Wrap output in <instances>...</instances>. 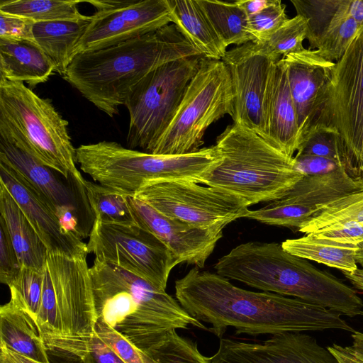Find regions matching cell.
Returning a JSON list of instances; mask_svg holds the SVG:
<instances>
[{
	"label": "cell",
	"mask_w": 363,
	"mask_h": 363,
	"mask_svg": "<svg viewBox=\"0 0 363 363\" xmlns=\"http://www.w3.org/2000/svg\"><path fill=\"white\" fill-rule=\"evenodd\" d=\"M175 296L189 315L210 324L207 330L220 338L229 327L250 335L355 331L339 313L293 297L243 289L196 267L175 281Z\"/></svg>",
	"instance_id": "obj_1"
},
{
	"label": "cell",
	"mask_w": 363,
	"mask_h": 363,
	"mask_svg": "<svg viewBox=\"0 0 363 363\" xmlns=\"http://www.w3.org/2000/svg\"><path fill=\"white\" fill-rule=\"evenodd\" d=\"M194 56L203 55L170 23L113 46L79 53L62 77L113 118L133 87L149 73L166 63Z\"/></svg>",
	"instance_id": "obj_2"
},
{
	"label": "cell",
	"mask_w": 363,
	"mask_h": 363,
	"mask_svg": "<svg viewBox=\"0 0 363 363\" xmlns=\"http://www.w3.org/2000/svg\"><path fill=\"white\" fill-rule=\"evenodd\" d=\"M216 273L249 286L313 303L350 318L363 316L358 293L332 274L294 255L281 244H240L216 263Z\"/></svg>",
	"instance_id": "obj_3"
},
{
	"label": "cell",
	"mask_w": 363,
	"mask_h": 363,
	"mask_svg": "<svg viewBox=\"0 0 363 363\" xmlns=\"http://www.w3.org/2000/svg\"><path fill=\"white\" fill-rule=\"evenodd\" d=\"M89 272L96 321L141 350L172 330L208 329L164 290L124 269L95 258Z\"/></svg>",
	"instance_id": "obj_4"
},
{
	"label": "cell",
	"mask_w": 363,
	"mask_h": 363,
	"mask_svg": "<svg viewBox=\"0 0 363 363\" xmlns=\"http://www.w3.org/2000/svg\"><path fill=\"white\" fill-rule=\"evenodd\" d=\"M215 145L221 161L199 183L233 194L248 206L282 197L305 176L294 157L239 125L228 126Z\"/></svg>",
	"instance_id": "obj_5"
},
{
	"label": "cell",
	"mask_w": 363,
	"mask_h": 363,
	"mask_svg": "<svg viewBox=\"0 0 363 363\" xmlns=\"http://www.w3.org/2000/svg\"><path fill=\"white\" fill-rule=\"evenodd\" d=\"M75 155L81 170L95 182L127 196H133L149 182L198 184L221 160L216 145L184 155H164L124 147L113 141L81 145Z\"/></svg>",
	"instance_id": "obj_6"
},
{
	"label": "cell",
	"mask_w": 363,
	"mask_h": 363,
	"mask_svg": "<svg viewBox=\"0 0 363 363\" xmlns=\"http://www.w3.org/2000/svg\"><path fill=\"white\" fill-rule=\"evenodd\" d=\"M0 136L23 149L66 179L85 186L76 167L68 122L51 101L23 82L0 79Z\"/></svg>",
	"instance_id": "obj_7"
},
{
	"label": "cell",
	"mask_w": 363,
	"mask_h": 363,
	"mask_svg": "<svg viewBox=\"0 0 363 363\" xmlns=\"http://www.w3.org/2000/svg\"><path fill=\"white\" fill-rule=\"evenodd\" d=\"M234 113L231 78L222 60L202 57L170 124L150 153L177 155L194 152L207 128Z\"/></svg>",
	"instance_id": "obj_8"
},
{
	"label": "cell",
	"mask_w": 363,
	"mask_h": 363,
	"mask_svg": "<svg viewBox=\"0 0 363 363\" xmlns=\"http://www.w3.org/2000/svg\"><path fill=\"white\" fill-rule=\"evenodd\" d=\"M203 56L166 63L145 76L130 92L127 145L150 153L172 121Z\"/></svg>",
	"instance_id": "obj_9"
},
{
	"label": "cell",
	"mask_w": 363,
	"mask_h": 363,
	"mask_svg": "<svg viewBox=\"0 0 363 363\" xmlns=\"http://www.w3.org/2000/svg\"><path fill=\"white\" fill-rule=\"evenodd\" d=\"M316 124L337 130L345 147L346 171L363 180V28L335 62Z\"/></svg>",
	"instance_id": "obj_10"
},
{
	"label": "cell",
	"mask_w": 363,
	"mask_h": 363,
	"mask_svg": "<svg viewBox=\"0 0 363 363\" xmlns=\"http://www.w3.org/2000/svg\"><path fill=\"white\" fill-rule=\"evenodd\" d=\"M88 253L164 290L172 269L179 264L154 235L137 225L104 223L94 220Z\"/></svg>",
	"instance_id": "obj_11"
},
{
	"label": "cell",
	"mask_w": 363,
	"mask_h": 363,
	"mask_svg": "<svg viewBox=\"0 0 363 363\" xmlns=\"http://www.w3.org/2000/svg\"><path fill=\"white\" fill-rule=\"evenodd\" d=\"M133 196L167 217L201 228L225 227L250 211L237 196L193 182H149Z\"/></svg>",
	"instance_id": "obj_12"
},
{
	"label": "cell",
	"mask_w": 363,
	"mask_h": 363,
	"mask_svg": "<svg viewBox=\"0 0 363 363\" xmlns=\"http://www.w3.org/2000/svg\"><path fill=\"white\" fill-rule=\"evenodd\" d=\"M87 2L96 10L74 50V56L113 46L172 23L167 0H95Z\"/></svg>",
	"instance_id": "obj_13"
},
{
	"label": "cell",
	"mask_w": 363,
	"mask_h": 363,
	"mask_svg": "<svg viewBox=\"0 0 363 363\" xmlns=\"http://www.w3.org/2000/svg\"><path fill=\"white\" fill-rule=\"evenodd\" d=\"M362 189L363 180L354 179L345 168L326 174L305 175L282 197L250 210L245 218L299 229L327 204Z\"/></svg>",
	"instance_id": "obj_14"
},
{
	"label": "cell",
	"mask_w": 363,
	"mask_h": 363,
	"mask_svg": "<svg viewBox=\"0 0 363 363\" xmlns=\"http://www.w3.org/2000/svg\"><path fill=\"white\" fill-rule=\"evenodd\" d=\"M222 60L231 78L233 123L269 143L265 108L270 73L275 62L253 52L247 43L228 50Z\"/></svg>",
	"instance_id": "obj_15"
},
{
	"label": "cell",
	"mask_w": 363,
	"mask_h": 363,
	"mask_svg": "<svg viewBox=\"0 0 363 363\" xmlns=\"http://www.w3.org/2000/svg\"><path fill=\"white\" fill-rule=\"evenodd\" d=\"M45 267L54 286L63 333H92L96 316L86 256L70 257L49 253Z\"/></svg>",
	"instance_id": "obj_16"
},
{
	"label": "cell",
	"mask_w": 363,
	"mask_h": 363,
	"mask_svg": "<svg viewBox=\"0 0 363 363\" xmlns=\"http://www.w3.org/2000/svg\"><path fill=\"white\" fill-rule=\"evenodd\" d=\"M211 363H337L328 350L306 332L270 335L262 342L220 340Z\"/></svg>",
	"instance_id": "obj_17"
},
{
	"label": "cell",
	"mask_w": 363,
	"mask_h": 363,
	"mask_svg": "<svg viewBox=\"0 0 363 363\" xmlns=\"http://www.w3.org/2000/svg\"><path fill=\"white\" fill-rule=\"evenodd\" d=\"M127 199L135 224L159 239L179 264L203 268L223 237L224 227L194 226L167 217L133 196Z\"/></svg>",
	"instance_id": "obj_18"
},
{
	"label": "cell",
	"mask_w": 363,
	"mask_h": 363,
	"mask_svg": "<svg viewBox=\"0 0 363 363\" xmlns=\"http://www.w3.org/2000/svg\"><path fill=\"white\" fill-rule=\"evenodd\" d=\"M0 182L11 193L49 253L70 257L87 256V245L63 228L48 199L25 177L2 162Z\"/></svg>",
	"instance_id": "obj_19"
},
{
	"label": "cell",
	"mask_w": 363,
	"mask_h": 363,
	"mask_svg": "<svg viewBox=\"0 0 363 363\" xmlns=\"http://www.w3.org/2000/svg\"><path fill=\"white\" fill-rule=\"evenodd\" d=\"M281 58L296 110L300 145L318 120L335 62L324 59L315 50L306 48Z\"/></svg>",
	"instance_id": "obj_20"
},
{
	"label": "cell",
	"mask_w": 363,
	"mask_h": 363,
	"mask_svg": "<svg viewBox=\"0 0 363 363\" xmlns=\"http://www.w3.org/2000/svg\"><path fill=\"white\" fill-rule=\"evenodd\" d=\"M265 116L269 143L286 155L294 157L299 146V129L286 66L282 58L272 67Z\"/></svg>",
	"instance_id": "obj_21"
},
{
	"label": "cell",
	"mask_w": 363,
	"mask_h": 363,
	"mask_svg": "<svg viewBox=\"0 0 363 363\" xmlns=\"http://www.w3.org/2000/svg\"><path fill=\"white\" fill-rule=\"evenodd\" d=\"M0 162L25 177L55 208L71 207L77 210L76 194L61 182L52 169L9 140L0 136Z\"/></svg>",
	"instance_id": "obj_22"
},
{
	"label": "cell",
	"mask_w": 363,
	"mask_h": 363,
	"mask_svg": "<svg viewBox=\"0 0 363 363\" xmlns=\"http://www.w3.org/2000/svg\"><path fill=\"white\" fill-rule=\"evenodd\" d=\"M54 72V65L36 43L0 38V79L25 82L32 88L45 82Z\"/></svg>",
	"instance_id": "obj_23"
},
{
	"label": "cell",
	"mask_w": 363,
	"mask_h": 363,
	"mask_svg": "<svg viewBox=\"0 0 363 363\" xmlns=\"http://www.w3.org/2000/svg\"><path fill=\"white\" fill-rule=\"evenodd\" d=\"M0 213L22 266L43 272L49 254L48 248L1 182Z\"/></svg>",
	"instance_id": "obj_24"
},
{
	"label": "cell",
	"mask_w": 363,
	"mask_h": 363,
	"mask_svg": "<svg viewBox=\"0 0 363 363\" xmlns=\"http://www.w3.org/2000/svg\"><path fill=\"white\" fill-rule=\"evenodd\" d=\"M0 345L38 362L50 363L36 323L11 298L0 307Z\"/></svg>",
	"instance_id": "obj_25"
},
{
	"label": "cell",
	"mask_w": 363,
	"mask_h": 363,
	"mask_svg": "<svg viewBox=\"0 0 363 363\" xmlns=\"http://www.w3.org/2000/svg\"><path fill=\"white\" fill-rule=\"evenodd\" d=\"M172 23L205 57L222 60L227 48L197 0H167Z\"/></svg>",
	"instance_id": "obj_26"
},
{
	"label": "cell",
	"mask_w": 363,
	"mask_h": 363,
	"mask_svg": "<svg viewBox=\"0 0 363 363\" xmlns=\"http://www.w3.org/2000/svg\"><path fill=\"white\" fill-rule=\"evenodd\" d=\"M91 16L76 21L34 23L32 28L35 42L63 76L74 57V50L84 35Z\"/></svg>",
	"instance_id": "obj_27"
},
{
	"label": "cell",
	"mask_w": 363,
	"mask_h": 363,
	"mask_svg": "<svg viewBox=\"0 0 363 363\" xmlns=\"http://www.w3.org/2000/svg\"><path fill=\"white\" fill-rule=\"evenodd\" d=\"M48 353L68 363H124L98 336L86 335L41 334Z\"/></svg>",
	"instance_id": "obj_28"
},
{
	"label": "cell",
	"mask_w": 363,
	"mask_h": 363,
	"mask_svg": "<svg viewBox=\"0 0 363 363\" xmlns=\"http://www.w3.org/2000/svg\"><path fill=\"white\" fill-rule=\"evenodd\" d=\"M281 246L294 255L342 272H352L358 269L355 259L357 246L355 245L318 238L309 233L298 238L287 239L281 243Z\"/></svg>",
	"instance_id": "obj_29"
},
{
	"label": "cell",
	"mask_w": 363,
	"mask_h": 363,
	"mask_svg": "<svg viewBox=\"0 0 363 363\" xmlns=\"http://www.w3.org/2000/svg\"><path fill=\"white\" fill-rule=\"evenodd\" d=\"M197 1L226 48L257 41L250 32L247 15L235 1Z\"/></svg>",
	"instance_id": "obj_30"
},
{
	"label": "cell",
	"mask_w": 363,
	"mask_h": 363,
	"mask_svg": "<svg viewBox=\"0 0 363 363\" xmlns=\"http://www.w3.org/2000/svg\"><path fill=\"white\" fill-rule=\"evenodd\" d=\"M74 0H8L0 3V12L34 23L56 21H76L87 16L82 14Z\"/></svg>",
	"instance_id": "obj_31"
},
{
	"label": "cell",
	"mask_w": 363,
	"mask_h": 363,
	"mask_svg": "<svg viewBox=\"0 0 363 363\" xmlns=\"http://www.w3.org/2000/svg\"><path fill=\"white\" fill-rule=\"evenodd\" d=\"M306 18L296 15L266 40L248 43L247 45L253 52L264 55L272 62H277L281 60V56L283 57L304 50L303 42L306 39Z\"/></svg>",
	"instance_id": "obj_32"
},
{
	"label": "cell",
	"mask_w": 363,
	"mask_h": 363,
	"mask_svg": "<svg viewBox=\"0 0 363 363\" xmlns=\"http://www.w3.org/2000/svg\"><path fill=\"white\" fill-rule=\"evenodd\" d=\"M299 15L307 21L306 39L313 50L318 39L336 19L349 16L350 0H291Z\"/></svg>",
	"instance_id": "obj_33"
},
{
	"label": "cell",
	"mask_w": 363,
	"mask_h": 363,
	"mask_svg": "<svg viewBox=\"0 0 363 363\" xmlns=\"http://www.w3.org/2000/svg\"><path fill=\"white\" fill-rule=\"evenodd\" d=\"M85 188L94 220L104 223L136 225L127 195L89 181Z\"/></svg>",
	"instance_id": "obj_34"
},
{
	"label": "cell",
	"mask_w": 363,
	"mask_h": 363,
	"mask_svg": "<svg viewBox=\"0 0 363 363\" xmlns=\"http://www.w3.org/2000/svg\"><path fill=\"white\" fill-rule=\"evenodd\" d=\"M142 351L145 363H211L199 350L196 342L181 337L176 330Z\"/></svg>",
	"instance_id": "obj_35"
},
{
	"label": "cell",
	"mask_w": 363,
	"mask_h": 363,
	"mask_svg": "<svg viewBox=\"0 0 363 363\" xmlns=\"http://www.w3.org/2000/svg\"><path fill=\"white\" fill-rule=\"evenodd\" d=\"M346 222L363 225V189L327 204L298 230L308 234L333 224Z\"/></svg>",
	"instance_id": "obj_36"
},
{
	"label": "cell",
	"mask_w": 363,
	"mask_h": 363,
	"mask_svg": "<svg viewBox=\"0 0 363 363\" xmlns=\"http://www.w3.org/2000/svg\"><path fill=\"white\" fill-rule=\"evenodd\" d=\"M363 28L350 16L333 21L317 41L313 50L330 62H337L345 54Z\"/></svg>",
	"instance_id": "obj_37"
},
{
	"label": "cell",
	"mask_w": 363,
	"mask_h": 363,
	"mask_svg": "<svg viewBox=\"0 0 363 363\" xmlns=\"http://www.w3.org/2000/svg\"><path fill=\"white\" fill-rule=\"evenodd\" d=\"M296 155L335 160L345 167V147L339 133L323 124H316L308 130L301 141Z\"/></svg>",
	"instance_id": "obj_38"
},
{
	"label": "cell",
	"mask_w": 363,
	"mask_h": 363,
	"mask_svg": "<svg viewBox=\"0 0 363 363\" xmlns=\"http://www.w3.org/2000/svg\"><path fill=\"white\" fill-rule=\"evenodd\" d=\"M43 280V272L23 267L17 279L9 286L11 299L17 303L35 323L41 303Z\"/></svg>",
	"instance_id": "obj_39"
},
{
	"label": "cell",
	"mask_w": 363,
	"mask_h": 363,
	"mask_svg": "<svg viewBox=\"0 0 363 363\" xmlns=\"http://www.w3.org/2000/svg\"><path fill=\"white\" fill-rule=\"evenodd\" d=\"M43 288L37 325L41 334L62 333L63 328L57 297L51 277L43 269Z\"/></svg>",
	"instance_id": "obj_40"
},
{
	"label": "cell",
	"mask_w": 363,
	"mask_h": 363,
	"mask_svg": "<svg viewBox=\"0 0 363 363\" xmlns=\"http://www.w3.org/2000/svg\"><path fill=\"white\" fill-rule=\"evenodd\" d=\"M285 9L281 1L270 0L262 11L248 17L250 32L257 41L268 38L289 19Z\"/></svg>",
	"instance_id": "obj_41"
},
{
	"label": "cell",
	"mask_w": 363,
	"mask_h": 363,
	"mask_svg": "<svg viewBox=\"0 0 363 363\" xmlns=\"http://www.w3.org/2000/svg\"><path fill=\"white\" fill-rule=\"evenodd\" d=\"M94 331L124 363H145L143 351L113 328L96 321Z\"/></svg>",
	"instance_id": "obj_42"
},
{
	"label": "cell",
	"mask_w": 363,
	"mask_h": 363,
	"mask_svg": "<svg viewBox=\"0 0 363 363\" xmlns=\"http://www.w3.org/2000/svg\"><path fill=\"white\" fill-rule=\"evenodd\" d=\"M23 266L12 244L4 220L0 217V281L9 286L20 274Z\"/></svg>",
	"instance_id": "obj_43"
},
{
	"label": "cell",
	"mask_w": 363,
	"mask_h": 363,
	"mask_svg": "<svg viewBox=\"0 0 363 363\" xmlns=\"http://www.w3.org/2000/svg\"><path fill=\"white\" fill-rule=\"evenodd\" d=\"M311 234L318 238L357 246L363 242V225L356 222L338 223Z\"/></svg>",
	"instance_id": "obj_44"
},
{
	"label": "cell",
	"mask_w": 363,
	"mask_h": 363,
	"mask_svg": "<svg viewBox=\"0 0 363 363\" xmlns=\"http://www.w3.org/2000/svg\"><path fill=\"white\" fill-rule=\"evenodd\" d=\"M294 158L296 169L304 175L326 174L341 168L345 169L340 161L326 157L296 155Z\"/></svg>",
	"instance_id": "obj_45"
},
{
	"label": "cell",
	"mask_w": 363,
	"mask_h": 363,
	"mask_svg": "<svg viewBox=\"0 0 363 363\" xmlns=\"http://www.w3.org/2000/svg\"><path fill=\"white\" fill-rule=\"evenodd\" d=\"M33 23L28 19L0 12V38L23 39L35 42L32 31Z\"/></svg>",
	"instance_id": "obj_46"
},
{
	"label": "cell",
	"mask_w": 363,
	"mask_h": 363,
	"mask_svg": "<svg viewBox=\"0 0 363 363\" xmlns=\"http://www.w3.org/2000/svg\"><path fill=\"white\" fill-rule=\"evenodd\" d=\"M351 337L350 345L333 344L327 347L337 363H363V332L355 330Z\"/></svg>",
	"instance_id": "obj_47"
},
{
	"label": "cell",
	"mask_w": 363,
	"mask_h": 363,
	"mask_svg": "<svg viewBox=\"0 0 363 363\" xmlns=\"http://www.w3.org/2000/svg\"><path fill=\"white\" fill-rule=\"evenodd\" d=\"M0 363H40L0 345Z\"/></svg>",
	"instance_id": "obj_48"
},
{
	"label": "cell",
	"mask_w": 363,
	"mask_h": 363,
	"mask_svg": "<svg viewBox=\"0 0 363 363\" xmlns=\"http://www.w3.org/2000/svg\"><path fill=\"white\" fill-rule=\"evenodd\" d=\"M269 1L270 0H238L235 3L249 17L262 11L269 4Z\"/></svg>",
	"instance_id": "obj_49"
},
{
	"label": "cell",
	"mask_w": 363,
	"mask_h": 363,
	"mask_svg": "<svg viewBox=\"0 0 363 363\" xmlns=\"http://www.w3.org/2000/svg\"><path fill=\"white\" fill-rule=\"evenodd\" d=\"M345 277L357 289L363 291V269H357L354 272H342Z\"/></svg>",
	"instance_id": "obj_50"
},
{
	"label": "cell",
	"mask_w": 363,
	"mask_h": 363,
	"mask_svg": "<svg viewBox=\"0 0 363 363\" xmlns=\"http://www.w3.org/2000/svg\"><path fill=\"white\" fill-rule=\"evenodd\" d=\"M355 259L357 264H359L363 269V242L357 245V250L355 254Z\"/></svg>",
	"instance_id": "obj_51"
}]
</instances>
